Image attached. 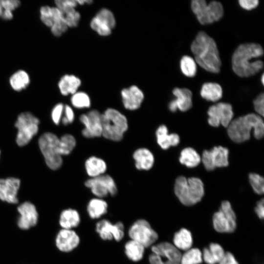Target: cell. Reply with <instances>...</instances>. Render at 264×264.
<instances>
[{
    "label": "cell",
    "instance_id": "obj_1",
    "mask_svg": "<svg viewBox=\"0 0 264 264\" xmlns=\"http://www.w3.org/2000/svg\"><path fill=\"white\" fill-rule=\"evenodd\" d=\"M264 50L261 44L246 43L240 44L235 50L232 57V67L234 73L240 77L254 75L264 67L260 60L252 61L263 55Z\"/></svg>",
    "mask_w": 264,
    "mask_h": 264
},
{
    "label": "cell",
    "instance_id": "obj_2",
    "mask_svg": "<svg viewBox=\"0 0 264 264\" xmlns=\"http://www.w3.org/2000/svg\"><path fill=\"white\" fill-rule=\"evenodd\" d=\"M195 61L200 67L211 73L220 71L221 62L215 40L206 32H198L191 44Z\"/></svg>",
    "mask_w": 264,
    "mask_h": 264
},
{
    "label": "cell",
    "instance_id": "obj_3",
    "mask_svg": "<svg viewBox=\"0 0 264 264\" xmlns=\"http://www.w3.org/2000/svg\"><path fill=\"white\" fill-rule=\"evenodd\" d=\"M227 128L229 137L236 143L249 140L252 129L256 139H260L264 135V121L261 116L255 113H248L232 120Z\"/></svg>",
    "mask_w": 264,
    "mask_h": 264
},
{
    "label": "cell",
    "instance_id": "obj_4",
    "mask_svg": "<svg viewBox=\"0 0 264 264\" xmlns=\"http://www.w3.org/2000/svg\"><path fill=\"white\" fill-rule=\"evenodd\" d=\"M101 122L102 136L112 141H121L129 129L127 117L114 108H109L101 113Z\"/></svg>",
    "mask_w": 264,
    "mask_h": 264
},
{
    "label": "cell",
    "instance_id": "obj_5",
    "mask_svg": "<svg viewBox=\"0 0 264 264\" xmlns=\"http://www.w3.org/2000/svg\"><path fill=\"white\" fill-rule=\"evenodd\" d=\"M174 191L182 204L191 206L201 200L204 194V185L198 177L187 178L184 176H179L175 181Z\"/></svg>",
    "mask_w": 264,
    "mask_h": 264
},
{
    "label": "cell",
    "instance_id": "obj_6",
    "mask_svg": "<svg viewBox=\"0 0 264 264\" xmlns=\"http://www.w3.org/2000/svg\"><path fill=\"white\" fill-rule=\"evenodd\" d=\"M59 141L56 134L49 132L43 133L39 139V148L46 164L53 170L59 169L63 164L62 156L58 151Z\"/></svg>",
    "mask_w": 264,
    "mask_h": 264
},
{
    "label": "cell",
    "instance_id": "obj_7",
    "mask_svg": "<svg viewBox=\"0 0 264 264\" xmlns=\"http://www.w3.org/2000/svg\"><path fill=\"white\" fill-rule=\"evenodd\" d=\"M191 7L198 21L203 25L218 21L223 15L222 5L218 1L207 3L204 0H193Z\"/></svg>",
    "mask_w": 264,
    "mask_h": 264
},
{
    "label": "cell",
    "instance_id": "obj_8",
    "mask_svg": "<svg viewBox=\"0 0 264 264\" xmlns=\"http://www.w3.org/2000/svg\"><path fill=\"white\" fill-rule=\"evenodd\" d=\"M40 121L29 112H22L15 124L18 129L16 142L21 147L27 145L38 132Z\"/></svg>",
    "mask_w": 264,
    "mask_h": 264
},
{
    "label": "cell",
    "instance_id": "obj_9",
    "mask_svg": "<svg viewBox=\"0 0 264 264\" xmlns=\"http://www.w3.org/2000/svg\"><path fill=\"white\" fill-rule=\"evenodd\" d=\"M151 251L148 257L150 264H180V252L169 242L154 244Z\"/></svg>",
    "mask_w": 264,
    "mask_h": 264
},
{
    "label": "cell",
    "instance_id": "obj_10",
    "mask_svg": "<svg viewBox=\"0 0 264 264\" xmlns=\"http://www.w3.org/2000/svg\"><path fill=\"white\" fill-rule=\"evenodd\" d=\"M128 234L130 239L141 243L145 248L153 246L158 238L156 232L143 219L134 221L130 226Z\"/></svg>",
    "mask_w": 264,
    "mask_h": 264
},
{
    "label": "cell",
    "instance_id": "obj_11",
    "mask_svg": "<svg viewBox=\"0 0 264 264\" xmlns=\"http://www.w3.org/2000/svg\"><path fill=\"white\" fill-rule=\"evenodd\" d=\"M84 184L96 198H104L109 196L113 197L118 192L117 186L114 178L107 174L89 178L85 181Z\"/></svg>",
    "mask_w": 264,
    "mask_h": 264
},
{
    "label": "cell",
    "instance_id": "obj_12",
    "mask_svg": "<svg viewBox=\"0 0 264 264\" xmlns=\"http://www.w3.org/2000/svg\"><path fill=\"white\" fill-rule=\"evenodd\" d=\"M214 229L220 233H232L237 226L236 217L228 201H223L219 210L213 216Z\"/></svg>",
    "mask_w": 264,
    "mask_h": 264
},
{
    "label": "cell",
    "instance_id": "obj_13",
    "mask_svg": "<svg viewBox=\"0 0 264 264\" xmlns=\"http://www.w3.org/2000/svg\"><path fill=\"white\" fill-rule=\"evenodd\" d=\"M79 119L84 126L81 131L84 137L90 139L102 136L101 113L98 110L93 109L83 113Z\"/></svg>",
    "mask_w": 264,
    "mask_h": 264
},
{
    "label": "cell",
    "instance_id": "obj_14",
    "mask_svg": "<svg viewBox=\"0 0 264 264\" xmlns=\"http://www.w3.org/2000/svg\"><path fill=\"white\" fill-rule=\"evenodd\" d=\"M207 114L208 124L214 127L221 125L227 127L232 120L234 116L232 107L227 103L220 102L210 106Z\"/></svg>",
    "mask_w": 264,
    "mask_h": 264
},
{
    "label": "cell",
    "instance_id": "obj_15",
    "mask_svg": "<svg viewBox=\"0 0 264 264\" xmlns=\"http://www.w3.org/2000/svg\"><path fill=\"white\" fill-rule=\"evenodd\" d=\"M229 150L219 146L214 147L211 150H204L201 160L207 171H213L218 167H225L228 165Z\"/></svg>",
    "mask_w": 264,
    "mask_h": 264
},
{
    "label": "cell",
    "instance_id": "obj_16",
    "mask_svg": "<svg viewBox=\"0 0 264 264\" xmlns=\"http://www.w3.org/2000/svg\"><path fill=\"white\" fill-rule=\"evenodd\" d=\"M95 231L103 241L114 240L120 242L125 236V226L121 221L112 223L107 219H102L97 222Z\"/></svg>",
    "mask_w": 264,
    "mask_h": 264
},
{
    "label": "cell",
    "instance_id": "obj_17",
    "mask_svg": "<svg viewBox=\"0 0 264 264\" xmlns=\"http://www.w3.org/2000/svg\"><path fill=\"white\" fill-rule=\"evenodd\" d=\"M121 96L124 107L131 111L139 109L144 99L143 91L135 85L122 89Z\"/></svg>",
    "mask_w": 264,
    "mask_h": 264
},
{
    "label": "cell",
    "instance_id": "obj_18",
    "mask_svg": "<svg viewBox=\"0 0 264 264\" xmlns=\"http://www.w3.org/2000/svg\"><path fill=\"white\" fill-rule=\"evenodd\" d=\"M55 242L59 250L63 252H69L78 246L80 238L73 229H62L57 234Z\"/></svg>",
    "mask_w": 264,
    "mask_h": 264
},
{
    "label": "cell",
    "instance_id": "obj_19",
    "mask_svg": "<svg viewBox=\"0 0 264 264\" xmlns=\"http://www.w3.org/2000/svg\"><path fill=\"white\" fill-rule=\"evenodd\" d=\"M20 216L18 220V225L22 229H28L37 223L38 214L35 205L25 201L18 207Z\"/></svg>",
    "mask_w": 264,
    "mask_h": 264
},
{
    "label": "cell",
    "instance_id": "obj_20",
    "mask_svg": "<svg viewBox=\"0 0 264 264\" xmlns=\"http://www.w3.org/2000/svg\"><path fill=\"white\" fill-rule=\"evenodd\" d=\"M20 180L15 177L0 179V199L9 203L18 202L17 195L20 187Z\"/></svg>",
    "mask_w": 264,
    "mask_h": 264
},
{
    "label": "cell",
    "instance_id": "obj_21",
    "mask_svg": "<svg viewBox=\"0 0 264 264\" xmlns=\"http://www.w3.org/2000/svg\"><path fill=\"white\" fill-rule=\"evenodd\" d=\"M173 94L176 99L170 102L169 110L174 112L178 109L181 111L189 110L192 106V93L187 88H176L173 90Z\"/></svg>",
    "mask_w": 264,
    "mask_h": 264
},
{
    "label": "cell",
    "instance_id": "obj_22",
    "mask_svg": "<svg viewBox=\"0 0 264 264\" xmlns=\"http://www.w3.org/2000/svg\"><path fill=\"white\" fill-rule=\"evenodd\" d=\"M136 169L139 171H149L154 163V156L153 153L148 148L140 147L136 149L132 154Z\"/></svg>",
    "mask_w": 264,
    "mask_h": 264
},
{
    "label": "cell",
    "instance_id": "obj_23",
    "mask_svg": "<svg viewBox=\"0 0 264 264\" xmlns=\"http://www.w3.org/2000/svg\"><path fill=\"white\" fill-rule=\"evenodd\" d=\"M84 167L89 178L105 174L108 169L106 162L102 158L95 155H91L85 160Z\"/></svg>",
    "mask_w": 264,
    "mask_h": 264
},
{
    "label": "cell",
    "instance_id": "obj_24",
    "mask_svg": "<svg viewBox=\"0 0 264 264\" xmlns=\"http://www.w3.org/2000/svg\"><path fill=\"white\" fill-rule=\"evenodd\" d=\"M155 136L157 144L163 150H167L171 146H176L180 142L177 134H168V128L165 125H161L157 128Z\"/></svg>",
    "mask_w": 264,
    "mask_h": 264
},
{
    "label": "cell",
    "instance_id": "obj_25",
    "mask_svg": "<svg viewBox=\"0 0 264 264\" xmlns=\"http://www.w3.org/2000/svg\"><path fill=\"white\" fill-rule=\"evenodd\" d=\"M108 204L104 198H93L90 199L87 205V212L92 220L101 218L108 212Z\"/></svg>",
    "mask_w": 264,
    "mask_h": 264
},
{
    "label": "cell",
    "instance_id": "obj_26",
    "mask_svg": "<svg viewBox=\"0 0 264 264\" xmlns=\"http://www.w3.org/2000/svg\"><path fill=\"white\" fill-rule=\"evenodd\" d=\"M81 85L79 78L74 75L66 74L61 77L58 82V88L64 96L73 94L77 91Z\"/></svg>",
    "mask_w": 264,
    "mask_h": 264
},
{
    "label": "cell",
    "instance_id": "obj_27",
    "mask_svg": "<svg viewBox=\"0 0 264 264\" xmlns=\"http://www.w3.org/2000/svg\"><path fill=\"white\" fill-rule=\"evenodd\" d=\"M81 223V216L77 210L72 208L64 210L61 213L59 224L62 229H72Z\"/></svg>",
    "mask_w": 264,
    "mask_h": 264
},
{
    "label": "cell",
    "instance_id": "obj_28",
    "mask_svg": "<svg viewBox=\"0 0 264 264\" xmlns=\"http://www.w3.org/2000/svg\"><path fill=\"white\" fill-rule=\"evenodd\" d=\"M145 248L141 243L130 239L124 245V253L130 261L138 262L143 258Z\"/></svg>",
    "mask_w": 264,
    "mask_h": 264
},
{
    "label": "cell",
    "instance_id": "obj_29",
    "mask_svg": "<svg viewBox=\"0 0 264 264\" xmlns=\"http://www.w3.org/2000/svg\"><path fill=\"white\" fill-rule=\"evenodd\" d=\"M222 246L217 243H211L208 248L203 250L202 259L207 264L219 263L224 255Z\"/></svg>",
    "mask_w": 264,
    "mask_h": 264
},
{
    "label": "cell",
    "instance_id": "obj_30",
    "mask_svg": "<svg viewBox=\"0 0 264 264\" xmlns=\"http://www.w3.org/2000/svg\"><path fill=\"white\" fill-rule=\"evenodd\" d=\"M200 94L207 101L216 102L222 97V89L220 85L217 83H205L202 86Z\"/></svg>",
    "mask_w": 264,
    "mask_h": 264
},
{
    "label": "cell",
    "instance_id": "obj_31",
    "mask_svg": "<svg viewBox=\"0 0 264 264\" xmlns=\"http://www.w3.org/2000/svg\"><path fill=\"white\" fill-rule=\"evenodd\" d=\"M174 246L178 250L187 251L190 249L193 244L192 234L190 231L182 228L174 235Z\"/></svg>",
    "mask_w": 264,
    "mask_h": 264
},
{
    "label": "cell",
    "instance_id": "obj_32",
    "mask_svg": "<svg viewBox=\"0 0 264 264\" xmlns=\"http://www.w3.org/2000/svg\"><path fill=\"white\" fill-rule=\"evenodd\" d=\"M179 160L181 164L188 168H194L200 163L201 157L194 149L188 147L182 150Z\"/></svg>",
    "mask_w": 264,
    "mask_h": 264
},
{
    "label": "cell",
    "instance_id": "obj_33",
    "mask_svg": "<svg viewBox=\"0 0 264 264\" xmlns=\"http://www.w3.org/2000/svg\"><path fill=\"white\" fill-rule=\"evenodd\" d=\"M11 88L19 91L25 88L30 83L28 74L23 70H19L13 74L9 79Z\"/></svg>",
    "mask_w": 264,
    "mask_h": 264
},
{
    "label": "cell",
    "instance_id": "obj_34",
    "mask_svg": "<svg viewBox=\"0 0 264 264\" xmlns=\"http://www.w3.org/2000/svg\"><path fill=\"white\" fill-rule=\"evenodd\" d=\"M76 144V139L73 135L65 134L59 138L58 153L62 156L68 155L73 151Z\"/></svg>",
    "mask_w": 264,
    "mask_h": 264
},
{
    "label": "cell",
    "instance_id": "obj_35",
    "mask_svg": "<svg viewBox=\"0 0 264 264\" xmlns=\"http://www.w3.org/2000/svg\"><path fill=\"white\" fill-rule=\"evenodd\" d=\"M71 105L76 109H88L91 106L89 95L83 91H77L72 95L70 99Z\"/></svg>",
    "mask_w": 264,
    "mask_h": 264
},
{
    "label": "cell",
    "instance_id": "obj_36",
    "mask_svg": "<svg viewBox=\"0 0 264 264\" xmlns=\"http://www.w3.org/2000/svg\"><path fill=\"white\" fill-rule=\"evenodd\" d=\"M180 67L182 73L188 77H193L196 74V62L193 58L188 55H184L181 58Z\"/></svg>",
    "mask_w": 264,
    "mask_h": 264
},
{
    "label": "cell",
    "instance_id": "obj_37",
    "mask_svg": "<svg viewBox=\"0 0 264 264\" xmlns=\"http://www.w3.org/2000/svg\"><path fill=\"white\" fill-rule=\"evenodd\" d=\"M202 262V253L200 250L190 248L181 255L180 264H199Z\"/></svg>",
    "mask_w": 264,
    "mask_h": 264
},
{
    "label": "cell",
    "instance_id": "obj_38",
    "mask_svg": "<svg viewBox=\"0 0 264 264\" xmlns=\"http://www.w3.org/2000/svg\"><path fill=\"white\" fill-rule=\"evenodd\" d=\"M91 28L102 36H108L111 34L112 29L101 20L94 16L90 22Z\"/></svg>",
    "mask_w": 264,
    "mask_h": 264
},
{
    "label": "cell",
    "instance_id": "obj_39",
    "mask_svg": "<svg viewBox=\"0 0 264 264\" xmlns=\"http://www.w3.org/2000/svg\"><path fill=\"white\" fill-rule=\"evenodd\" d=\"M95 16L107 24L111 29L115 27L116 20L114 15L109 9L106 8L101 9Z\"/></svg>",
    "mask_w": 264,
    "mask_h": 264
},
{
    "label": "cell",
    "instance_id": "obj_40",
    "mask_svg": "<svg viewBox=\"0 0 264 264\" xmlns=\"http://www.w3.org/2000/svg\"><path fill=\"white\" fill-rule=\"evenodd\" d=\"M248 177L249 182L254 191L257 194H263L264 192V179L263 177L256 173H250Z\"/></svg>",
    "mask_w": 264,
    "mask_h": 264
},
{
    "label": "cell",
    "instance_id": "obj_41",
    "mask_svg": "<svg viewBox=\"0 0 264 264\" xmlns=\"http://www.w3.org/2000/svg\"><path fill=\"white\" fill-rule=\"evenodd\" d=\"M56 7L59 8L64 15L67 14L75 10L77 3L76 0H56Z\"/></svg>",
    "mask_w": 264,
    "mask_h": 264
},
{
    "label": "cell",
    "instance_id": "obj_42",
    "mask_svg": "<svg viewBox=\"0 0 264 264\" xmlns=\"http://www.w3.org/2000/svg\"><path fill=\"white\" fill-rule=\"evenodd\" d=\"M40 19L46 26L51 27L53 23L52 9L49 6H43L40 10Z\"/></svg>",
    "mask_w": 264,
    "mask_h": 264
},
{
    "label": "cell",
    "instance_id": "obj_43",
    "mask_svg": "<svg viewBox=\"0 0 264 264\" xmlns=\"http://www.w3.org/2000/svg\"><path fill=\"white\" fill-rule=\"evenodd\" d=\"M68 28L65 19H63L54 22L50 27V30L53 35L60 37L67 31Z\"/></svg>",
    "mask_w": 264,
    "mask_h": 264
},
{
    "label": "cell",
    "instance_id": "obj_44",
    "mask_svg": "<svg viewBox=\"0 0 264 264\" xmlns=\"http://www.w3.org/2000/svg\"><path fill=\"white\" fill-rule=\"evenodd\" d=\"M81 19L80 13L76 10L64 15V19L68 27H76Z\"/></svg>",
    "mask_w": 264,
    "mask_h": 264
},
{
    "label": "cell",
    "instance_id": "obj_45",
    "mask_svg": "<svg viewBox=\"0 0 264 264\" xmlns=\"http://www.w3.org/2000/svg\"><path fill=\"white\" fill-rule=\"evenodd\" d=\"M64 105L62 103L56 104L51 111V118L55 124H59L64 112Z\"/></svg>",
    "mask_w": 264,
    "mask_h": 264
},
{
    "label": "cell",
    "instance_id": "obj_46",
    "mask_svg": "<svg viewBox=\"0 0 264 264\" xmlns=\"http://www.w3.org/2000/svg\"><path fill=\"white\" fill-rule=\"evenodd\" d=\"M64 112L65 116L62 117L61 121L62 124L66 126L73 123L75 118V114L72 108L67 105L64 106Z\"/></svg>",
    "mask_w": 264,
    "mask_h": 264
},
{
    "label": "cell",
    "instance_id": "obj_47",
    "mask_svg": "<svg viewBox=\"0 0 264 264\" xmlns=\"http://www.w3.org/2000/svg\"><path fill=\"white\" fill-rule=\"evenodd\" d=\"M264 93L259 94L253 101V104L255 111L262 116L264 113Z\"/></svg>",
    "mask_w": 264,
    "mask_h": 264
},
{
    "label": "cell",
    "instance_id": "obj_48",
    "mask_svg": "<svg viewBox=\"0 0 264 264\" xmlns=\"http://www.w3.org/2000/svg\"><path fill=\"white\" fill-rule=\"evenodd\" d=\"M1 3L4 10L13 12L19 7L21 4V1L18 0H1Z\"/></svg>",
    "mask_w": 264,
    "mask_h": 264
},
{
    "label": "cell",
    "instance_id": "obj_49",
    "mask_svg": "<svg viewBox=\"0 0 264 264\" xmlns=\"http://www.w3.org/2000/svg\"><path fill=\"white\" fill-rule=\"evenodd\" d=\"M240 5L246 10H251L256 8L258 4V0H239Z\"/></svg>",
    "mask_w": 264,
    "mask_h": 264
},
{
    "label": "cell",
    "instance_id": "obj_50",
    "mask_svg": "<svg viewBox=\"0 0 264 264\" xmlns=\"http://www.w3.org/2000/svg\"><path fill=\"white\" fill-rule=\"evenodd\" d=\"M219 264H239L234 255L230 252L225 253Z\"/></svg>",
    "mask_w": 264,
    "mask_h": 264
},
{
    "label": "cell",
    "instance_id": "obj_51",
    "mask_svg": "<svg viewBox=\"0 0 264 264\" xmlns=\"http://www.w3.org/2000/svg\"><path fill=\"white\" fill-rule=\"evenodd\" d=\"M255 211L258 217L263 220L264 217V202L262 198L258 201L255 208Z\"/></svg>",
    "mask_w": 264,
    "mask_h": 264
},
{
    "label": "cell",
    "instance_id": "obj_52",
    "mask_svg": "<svg viewBox=\"0 0 264 264\" xmlns=\"http://www.w3.org/2000/svg\"><path fill=\"white\" fill-rule=\"evenodd\" d=\"M13 17L12 11L7 10H3L1 18L5 20H11Z\"/></svg>",
    "mask_w": 264,
    "mask_h": 264
},
{
    "label": "cell",
    "instance_id": "obj_53",
    "mask_svg": "<svg viewBox=\"0 0 264 264\" xmlns=\"http://www.w3.org/2000/svg\"><path fill=\"white\" fill-rule=\"evenodd\" d=\"M76 2L77 4L84 5L85 4H91L92 2V0H77Z\"/></svg>",
    "mask_w": 264,
    "mask_h": 264
},
{
    "label": "cell",
    "instance_id": "obj_54",
    "mask_svg": "<svg viewBox=\"0 0 264 264\" xmlns=\"http://www.w3.org/2000/svg\"><path fill=\"white\" fill-rule=\"evenodd\" d=\"M3 8L2 6L1 3V0H0V17H1L2 12L3 11Z\"/></svg>",
    "mask_w": 264,
    "mask_h": 264
},
{
    "label": "cell",
    "instance_id": "obj_55",
    "mask_svg": "<svg viewBox=\"0 0 264 264\" xmlns=\"http://www.w3.org/2000/svg\"><path fill=\"white\" fill-rule=\"evenodd\" d=\"M261 82L263 85L264 84V74H262V77H261Z\"/></svg>",
    "mask_w": 264,
    "mask_h": 264
}]
</instances>
